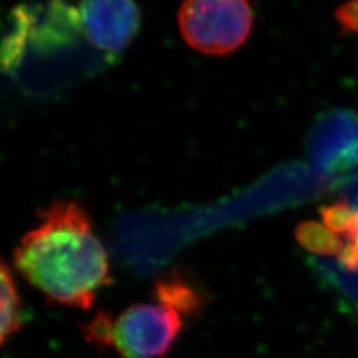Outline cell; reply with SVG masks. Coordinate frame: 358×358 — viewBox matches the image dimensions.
Returning <instances> with one entry per match:
<instances>
[{
	"mask_svg": "<svg viewBox=\"0 0 358 358\" xmlns=\"http://www.w3.org/2000/svg\"><path fill=\"white\" fill-rule=\"evenodd\" d=\"M296 239L309 252L315 255L340 256L345 250L340 235L317 222H304L296 229Z\"/></svg>",
	"mask_w": 358,
	"mask_h": 358,
	"instance_id": "ba28073f",
	"label": "cell"
},
{
	"mask_svg": "<svg viewBox=\"0 0 358 358\" xmlns=\"http://www.w3.org/2000/svg\"><path fill=\"white\" fill-rule=\"evenodd\" d=\"M178 310L166 304H136L113 320L110 346L120 358H162L182 331Z\"/></svg>",
	"mask_w": 358,
	"mask_h": 358,
	"instance_id": "3957f363",
	"label": "cell"
},
{
	"mask_svg": "<svg viewBox=\"0 0 358 358\" xmlns=\"http://www.w3.org/2000/svg\"><path fill=\"white\" fill-rule=\"evenodd\" d=\"M22 276L50 303L88 310L112 284L109 256L84 207L57 201L38 215L13 252Z\"/></svg>",
	"mask_w": 358,
	"mask_h": 358,
	"instance_id": "6da1fadb",
	"label": "cell"
},
{
	"mask_svg": "<svg viewBox=\"0 0 358 358\" xmlns=\"http://www.w3.org/2000/svg\"><path fill=\"white\" fill-rule=\"evenodd\" d=\"M1 327H0V343L4 345L10 338L23 327V310L22 297L19 294L17 284L15 282L13 271L3 263L1 264Z\"/></svg>",
	"mask_w": 358,
	"mask_h": 358,
	"instance_id": "52a82bcc",
	"label": "cell"
},
{
	"mask_svg": "<svg viewBox=\"0 0 358 358\" xmlns=\"http://www.w3.org/2000/svg\"><path fill=\"white\" fill-rule=\"evenodd\" d=\"M340 264H343L345 268H358V234L356 239L348 244L340 255Z\"/></svg>",
	"mask_w": 358,
	"mask_h": 358,
	"instance_id": "30bf717a",
	"label": "cell"
},
{
	"mask_svg": "<svg viewBox=\"0 0 358 358\" xmlns=\"http://www.w3.org/2000/svg\"><path fill=\"white\" fill-rule=\"evenodd\" d=\"M178 19L187 44L206 55L238 50L254 23L248 0H183Z\"/></svg>",
	"mask_w": 358,
	"mask_h": 358,
	"instance_id": "7a4b0ae2",
	"label": "cell"
},
{
	"mask_svg": "<svg viewBox=\"0 0 358 358\" xmlns=\"http://www.w3.org/2000/svg\"><path fill=\"white\" fill-rule=\"evenodd\" d=\"M313 155L325 174L345 180L350 178V173L357 177L358 118L348 113L329 115L317 128Z\"/></svg>",
	"mask_w": 358,
	"mask_h": 358,
	"instance_id": "5b68a950",
	"label": "cell"
},
{
	"mask_svg": "<svg viewBox=\"0 0 358 358\" xmlns=\"http://www.w3.org/2000/svg\"><path fill=\"white\" fill-rule=\"evenodd\" d=\"M154 296L179 313L194 315L202 310L206 297L203 291L180 271L169 272L154 285Z\"/></svg>",
	"mask_w": 358,
	"mask_h": 358,
	"instance_id": "8992f818",
	"label": "cell"
},
{
	"mask_svg": "<svg viewBox=\"0 0 358 358\" xmlns=\"http://www.w3.org/2000/svg\"><path fill=\"white\" fill-rule=\"evenodd\" d=\"M319 266H321L322 268H325L324 271H325L327 276H329L331 279H333V282H336L338 287H341V289L345 292L346 296L350 300L355 301V304L357 306L358 309V268H346V271H343V269H329V267L327 266V263H320Z\"/></svg>",
	"mask_w": 358,
	"mask_h": 358,
	"instance_id": "9c48e42d",
	"label": "cell"
},
{
	"mask_svg": "<svg viewBox=\"0 0 358 358\" xmlns=\"http://www.w3.org/2000/svg\"><path fill=\"white\" fill-rule=\"evenodd\" d=\"M77 19L90 44L106 53L124 51L140 28L133 0H83Z\"/></svg>",
	"mask_w": 358,
	"mask_h": 358,
	"instance_id": "277c9868",
	"label": "cell"
}]
</instances>
